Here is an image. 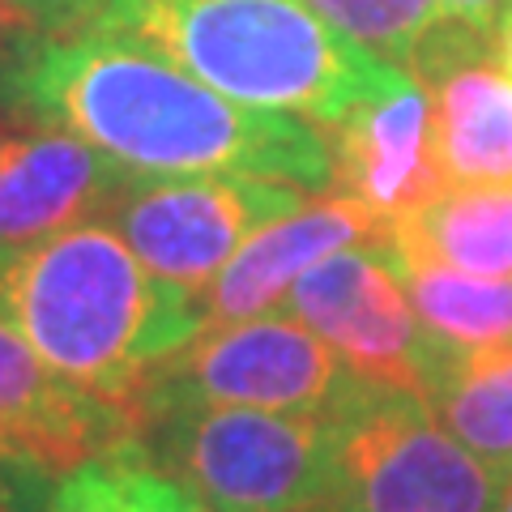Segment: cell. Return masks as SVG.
<instances>
[{
	"mask_svg": "<svg viewBox=\"0 0 512 512\" xmlns=\"http://www.w3.org/2000/svg\"><path fill=\"white\" fill-rule=\"evenodd\" d=\"M0 320L64 380L133 414L154 367L201 333L197 291L150 274L107 222L0 248Z\"/></svg>",
	"mask_w": 512,
	"mask_h": 512,
	"instance_id": "obj_2",
	"label": "cell"
},
{
	"mask_svg": "<svg viewBox=\"0 0 512 512\" xmlns=\"http://www.w3.org/2000/svg\"><path fill=\"white\" fill-rule=\"evenodd\" d=\"M504 5L508 0H440V18L474 26V30H487L491 35V26H495V18H500Z\"/></svg>",
	"mask_w": 512,
	"mask_h": 512,
	"instance_id": "obj_22",
	"label": "cell"
},
{
	"mask_svg": "<svg viewBox=\"0 0 512 512\" xmlns=\"http://www.w3.org/2000/svg\"><path fill=\"white\" fill-rule=\"evenodd\" d=\"M47 512H137V508L128 500L116 461L99 457V461H86V466H77L60 478Z\"/></svg>",
	"mask_w": 512,
	"mask_h": 512,
	"instance_id": "obj_18",
	"label": "cell"
},
{
	"mask_svg": "<svg viewBox=\"0 0 512 512\" xmlns=\"http://www.w3.org/2000/svg\"><path fill=\"white\" fill-rule=\"evenodd\" d=\"M137 444V414L77 389L0 320V448L64 478Z\"/></svg>",
	"mask_w": 512,
	"mask_h": 512,
	"instance_id": "obj_10",
	"label": "cell"
},
{
	"mask_svg": "<svg viewBox=\"0 0 512 512\" xmlns=\"http://www.w3.org/2000/svg\"><path fill=\"white\" fill-rule=\"evenodd\" d=\"M355 389L359 376L303 320L269 312L201 329L167 355L137 397V427L141 414L167 406H248L329 419Z\"/></svg>",
	"mask_w": 512,
	"mask_h": 512,
	"instance_id": "obj_6",
	"label": "cell"
},
{
	"mask_svg": "<svg viewBox=\"0 0 512 512\" xmlns=\"http://www.w3.org/2000/svg\"><path fill=\"white\" fill-rule=\"evenodd\" d=\"M52 495H56L52 470L0 448V512H47Z\"/></svg>",
	"mask_w": 512,
	"mask_h": 512,
	"instance_id": "obj_20",
	"label": "cell"
},
{
	"mask_svg": "<svg viewBox=\"0 0 512 512\" xmlns=\"http://www.w3.org/2000/svg\"><path fill=\"white\" fill-rule=\"evenodd\" d=\"M0 99L26 124L64 128L133 175H256L303 192L333 188L316 124L231 103L120 30L35 35L0 69Z\"/></svg>",
	"mask_w": 512,
	"mask_h": 512,
	"instance_id": "obj_1",
	"label": "cell"
},
{
	"mask_svg": "<svg viewBox=\"0 0 512 512\" xmlns=\"http://www.w3.org/2000/svg\"><path fill=\"white\" fill-rule=\"evenodd\" d=\"M495 512H512V483H508V491H504V500H500V508Z\"/></svg>",
	"mask_w": 512,
	"mask_h": 512,
	"instance_id": "obj_25",
	"label": "cell"
},
{
	"mask_svg": "<svg viewBox=\"0 0 512 512\" xmlns=\"http://www.w3.org/2000/svg\"><path fill=\"white\" fill-rule=\"evenodd\" d=\"M137 453L210 512H316L333 504V419L248 406L141 414Z\"/></svg>",
	"mask_w": 512,
	"mask_h": 512,
	"instance_id": "obj_4",
	"label": "cell"
},
{
	"mask_svg": "<svg viewBox=\"0 0 512 512\" xmlns=\"http://www.w3.org/2000/svg\"><path fill=\"white\" fill-rule=\"evenodd\" d=\"M393 248V244H389ZM397 274L414 316L444 350H500L512 346V278L461 274L423 256L397 252Z\"/></svg>",
	"mask_w": 512,
	"mask_h": 512,
	"instance_id": "obj_16",
	"label": "cell"
},
{
	"mask_svg": "<svg viewBox=\"0 0 512 512\" xmlns=\"http://www.w3.org/2000/svg\"><path fill=\"white\" fill-rule=\"evenodd\" d=\"M111 461H116L124 491H128V500H133L137 512H210L197 495H188L180 483H171L167 474H158L150 461L137 453V444Z\"/></svg>",
	"mask_w": 512,
	"mask_h": 512,
	"instance_id": "obj_19",
	"label": "cell"
},
{
	"mask_svg": "<svg viewBox=\"0 0 512 512\" xmlns=\"http://www.w3.org/2000/svg\"><path fill=\"white\" fill-rule=\"evenodd\" d=\"M35 35H73V30H90L103 18L107 0H13Z\"/></svg>",
	"mask_w": 512,
	"mask_h": 512,
	"instance_id": "obj_21",
	"label": "cell"
},
{
	"mask_svg": "<svg viewBox=\"0 0 512 512\" xmlns=\"http://www.w3.org/2000/svg\"><path fill=\"white\" fill-rule=\"evenodd\" d=\"M389 244L461 274L512 278V184H444L397 222Z\"/></svg>",
	"mask_w": 512,
	"mask_h": 512,
	"instance_id": "obj_14",
	"label": "cell"
},
{
	"mask_svg": "<svg viewBox=\"0 0 512 512\" xmlns=\"http://www.w3.org/2000/svg\"><path fill=\"white\" fill-rule=\"evenodd\" d=\"M299 205L303 188L256 175H128L103 222L150 274L201 291L248 235Z\"/></svg>",
	"mask_w": 512,
	"mask_h": 512,
	"instance_id": "obj_7",
	"label": "cell"
},
{
	"mask_svg": "<svg viewBox=\"0 0 512 512\" xmlns=\"http://www.w3.org/2000/svg\"><path fill=\"white\" fill-rule=\"evenodd\" d=\"M308 5L402 73H410L419 43L440 22V0H308Z\"/></svg>",
	"mask_w": 512,
	"mask_h": 512,
	"instance_id": "obj_17",
	"label": "cell"
},
{
	"mask_svg": "<svg viewBox=\"0 0 512 512\" xmlns=\"http://www.w3.org/2000/svg\"><path fill=\"white\" fill-rule=\"evenodd\" d=\"M491 52L512 73V0L500 9V18H495V26H491Z\"/></svg>",
	"mask_w": 512,
	"mask_h": 512,
	"instance_id": "obj_24",
	"label": "cell"
},
{
	"mask_svg": "<svg viewBox=\"0 0 512 512\" xmlns=\"http://www.w3.org/2000/svg\"><path fill=\"white\" fill-rule=\"evenodd\" d=\"M94 26L150 43L231 103L316 128H338L406 77L308 0H107Z\"/></svg>",
	"mask_w": 512,
	"mask_h": 512,
	"instance_id": "obj_3",
	"label": "cell"
},
{
	"mask_svg": "<svg viewBox=\"0 0 512 512\" xmlns=\"http://www.w3.org/2000/svg\"><path fill=\"white\" fill-rule=\"evenodd\" d=\"M376 239H389V227L342 192L303 201L295 214L265 222L256 235H248L231 261L197 291L201 329L269 316L282 308L286 291L312 265L342 248L376 244Z\"/></svg>",
	"mask_w": 512,
	"mask_h": 512,
	"instance_id": "obj_12",
	"label": "cell"
},
{
	"mask_svg": "<svg viewBox=\"0 0 512 512\" xmlns=\"http://www.w3.org/2000/svg\"><path fill=\"white\" fill-rule=\"evenodd\" d=\"M329 133L333 188L359 201L389 231L444 188L436 137H431V99L410 73L355 107Z\"/></svg>",
	"mask_w": 512,
	"mask_h": 512,
	"instance_id": "obj_11",
	"label": "cell"
},
{
	"mask_svg": "<svg viewBox=\"0 0 512 512\" xmlns=\"http://www.w3.org/2000/svg\"><path fill=\"white\" fill-rule=\"evenodd\" d=\"M410 77L431 99V137L444 184H512V73L491 35L440 18Z\"/></svg>",
	"mask_w": 512,
	"mask_h": 512,
	"instance_id": "obj_9",
	"label": "cell"
},
{
	"mask_svg": "<svg viewBox=\"0 0 512 512\" xmlns=\"http://www.w3.org/2000/svg\"><path fill=\"white\" fill-rule=\"evenodd\" d=\"M282 308L367 384L423 397L444 355V346L410 308L389 239L325 256L286 291Z\"/></svg>",
	"mask_w": 512,
	"mask_h": 512,
	"instance_id": "obj_8",
	"label": "cell"
},
{
	"mask_svg": "<svg viewBox=\"0 0 512 512\" xmlns=\"http://www.w3.org/2000/svg\"><path fill=\"white\" fill-rule=\"evenodd\" d=\"M423 402L470 453L512 474V346L444 350Z\"/></svg>",
	"mask_w": 512,
	"mask_h": 512,
	"instance_id": "obj_15",
	"label": "cell"
},
{
	"mask_svg": "<svg viewBox=\"0 0 512 512\" xmlns=\"http://www.w3.org/2000/svg\"><path fill=\"white\" fill-rule=\"evenodd\" d=\"M316 512H329V508H316Z\"/></svg>",
	"mask_w": 512,
	"mask_h": 512,
	"instance_id": "obj_26",
	"label": "cell"
},
{
	"mask_svg": "<svg viewBox=\"0 0 512 512\" xmlns=\"http://www.w3.org/2000/svg\"><path fill=\"white\" fill-rule=\"evenodd\" d=\"M26 39H35V26L26 22V13L13 5V0H0V69L13 60V52H18Z\"/></svg>",
	"mask_w": 512,
	"mask_h": 512,
	"instance_id": "obj_23",
	"label": "cell"
},
{
	"mask_svg": "<svg viewBox=\"0 0 512 512\" xmlns=\"http://www.w3.org/2000/svg\"><path fill=\"white\" fill-rule=\"evenodd\" d=\"M128 167L64 128L0 133V248H22L99 222L128 184Z\"/></svg>",
	"mask_w": 512,
	"mask_h": 512,
	"instance_id": "obj_13",
	"label": "cell"
},
{
	"mask_svg": "<svg viewBox=\"0 0 512 512\" xmlns=\"http://www.w3.org/2000/svg\"><path fill=\"white\" fill-rule=\"evenodd\" d=\"M333 419L329 512H495L512 474L470 453L419 393L367 384Z\"/></svg>",
	"mask_w": 512,
	"mask_h": 512,
	"instance_id": "obj_5",
	"label": "cell"
}]
</instances>
